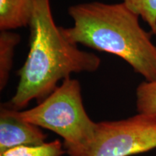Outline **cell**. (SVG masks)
<instances>
[{
    "mask_svg": "<svg viewBox=\"0 0 156 156\" xmlns=\"http://www.w3.org/2000/svg\"><path fill=\"white\" fill-rule=\"evenodd\" d=\"M29 27V51L17 72L19 83L9 102L18 110L33 100L41 102L73 73H94L101 64L96 54L80 49L64 38L54 22L50 0H34Z\"/></svg>",
    "mask_w": 156,
    "mask_h": 156,
    "instance_id": "cell-1",
    "label": "cell"
},
{
    "mask_svg": "<svg viewBox=\"0 0 156 156\" xmlns=\"http://www.w3.org/2000/svg\"><path fill=\"white\" fill-rule=\"evenodd\" d=\"M74 24L60 27L68 41L124 60L146 81L156 80V46L140 26V16L123 2H91L68 8Z\"/></svg>",
    "mask_w": 156,
    "mask_h": 156,
    "instance_id": "cell-2",
    "label": "cell"
},
{
    "mask_svg": "<svg viewBox=\"0 0 156 156\" xmlns=\"http://www.w3.org/2000/svg\"><path fill=\"white\" fill-rule=\"evenodd\" d=\"M18 114L23 120L59 135L65 151L87 145L96 128L97 122L90 118L84 107L80 83L71 77L36 106L19 110Z\"/></svg>",
    "mask_w": 156,
    "mask_h": 156,
    "instance_id": "cell-3",
    "label": "cell"
},
{
    "mask_svg": "<svg viewBox=\"0 0 156 156\" xmlns=\"http://www.w3.org/2000/svg\"><path fill=\"white\" fill-rule=\"evenodd\" d=\"M156 148V116L139 114L126 119L97 122L93 139L68 156H132Z\"/></svg>",
    "mask_w": 156,
    "mask_h": 156,
    "instance_id": "cell-4",
    "label": "cell"
},
{
    "mask_svg": "<svg viewBox=\"0 0 156 156\" xmlns=\"http://www.w3.org/2000/svg\"><path fill=\"white\" fill-rule=\"evenodd\" d=\"M18 109L10 103L0 108V153L11 148L46 142L47 135L41 129L20 118Z\"/></svg>",
    "mask_w": 156,
    "mask_h": 156,
    "instance_id": "cell-5",
    "label": "cell"
},
{
    "mask_svg": "<svg viewBox=\"0 0 156 156\" xmlns=\"http://www.w3.org/2000/svg\"><path fill=\"white\" fill-rule=\"evenodd\" d=\"M34 0H0V30L29 26Z\"/></svg>",
    "mask_w": 156,
    "mask_h": 156,
    "instance_id": "cell-6",
    "label": "cell"
},
{
    "mask_svg": "<svg viewBox=\"0 0 156 156\" xmlns=\"http://www.w3.org/2000/svg\"><path fill=\"white\" fill-rule=\"evenodd\" d=\"M21 41V36L11 30L0 33V90H2L8 83L12 68L15 48Z\"/></svg>",
    "mask_w": 156,
    "mask_h": 156,
    "instance_id": "cell-7",
    "label": "cell"
},
{
    "mask_svg": "<svg viewBox=\"0 0 156 156\" xmlns=\"http://www.w3.org/2000/svg\"><path fill=\"white\" fill-rule=\"evenodd\" d=\"M66 153L64 144L58 140L41 145L13 147L0 153V156H62Z\"/></svg>",
    "mask_w": 156,
    "mask_h": 156,
    "instance_id": "cell-8",
    "label": "cell"
},
{
    "mask_svg": "<svg viewBox=\"0 0 156 156\" xmlns=\"http://www.w3.org/2000/svg\"><path fill=\"white\" fill-rule=\"evenodd\" d=\"M136 107L139 114L156 116V80L144 81L136 90Z\"/></svg>",
    "mask_w": 156,
    "mask_h": 156,
    "instance_id": "cell-9",
    "label": "cell"
},
{
    "mask_svg": "<svg viewBox=\"0 0 156 156\" xmlns=\"http://www.w3.org/2000/svg\"><path fill=\"white\" fill-rule=\"evenodd\" d=\"M122 2L139 15L156 35V0H122Z\"/></svg>",
    "mask_w": 156,
    "mask_h": 156,
    "instance_id": "cell-10",
    "label": "cell"
}]
</instances>
